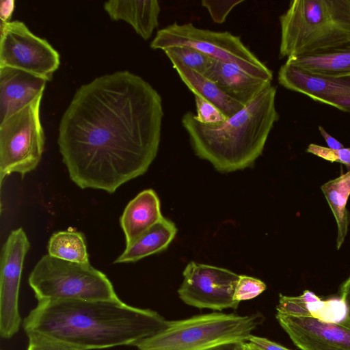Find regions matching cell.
<instances>
[{
  "label": "cell",
  "instance_id": "cell-1",
  "mask_svg": "<svg viewBox=\"0 0 350 350\" xmlns=\"http://www.w3.org/2000/svg\"><path fill=\"white\" fill-rule=\"evenodd\" d=\"M163 117L160 94L130 71L82 85L58 130L57 144L70 179L81 189L113 193L144 174L157 154Z\"/></svg>",
  "mask_w": 350,
  "mask_h": 350
},
{
  "label": "cell",
  "instance_id": "cell-2",
  "mask_svg": "<svg viewBox=\"0 0 350 350\" xmlns=\"http://www.w3.org/2000/svg\"><path fill=\"white\" fill-rule=\"evenodd\" d=\"M157 311L119 300L38 302L23 320L26 334H44L79 350L136 346L167 325Z\"/></svg>",
  "mask_w": 350,
  "mask_h": 350
},
{
  "label": "cell",
  "instance_id": "cell-3",
  "mask_svg": "<svg viewBox=\"0 0 350 350\" xmlns=\"http://www.w3.org/2000/svg\"><path fill=\"white\" fill-rule=\"evenodd\" d=\"M275 95V87L269 85L236 114L217 125L200 122L191 111L184 113L181 123L196 154L221 172L252 165L279 119Z\"/></svg>",
  "mask_w": 350,
  "mask_h": 350
},
{
  "label": "cell",
  "instance_id": "cell-4",
  "mask_svg": "<svg viewBox=\"0 0 350 350\" xmlns=\"http://www.w3.org/2000/svg\"><path fill=\"white\" fill-rule=\"evenodd\" d=\"M280 56L314 53L350 41V0H294L280 16Z\"/></svg>",
  "mask_w": 350,
  "mask_h": 350
},
{
  "label": "cell",
  "instance_id": "cell-5",
  "mask_svg": "<svg viewBox=\"0 0 350 350\" xmlns=\"http://www.w3.org/2000/svg\"><path fill=\"white\" fill-rule=\"evenodd\" d=\"M264 317L214 312L167 321L164 329L139 342L137 350H208L248 341Z\"/></svg>",
  "mask_w": 350,
  "mask_h": 350
},
{
  "label": "cell",
  "instance_id": "cell-6",
  "mask_svg": "<svg viewBox=\"0 0 350 350\" xmlns=\"http://www.w3.org/2000/svg\"><path fill=\"white\" fill-rule=\"evenodd\" d=\"M28 282L38 302L66 300H119L107 275L90 262L78 263L43 256Z\"/></svg>",
  "mask_w": 350,
  "mask_h": 350
},
{
  "label": "cell",
  "instance_id": "cell-7",
  "mask_svg": "<svg viewBox=\"0 0 350 350\" xmlns=\"http://www.w3.org/2000/svg\"><path fill=\"white\" fill-rule=\"evenodd\" d=\"M152 49L186 46L215 60L234 64L253 76L271 81L273 73L241 41L228 31L196 27L192 23H174L159 30L150 42Z\"/></svg>",
  "mask_w": 350,
  "mask_h": 350
},
{
  "label": "cell",
  "instance_id": "cell-8",
  "mask_svg": "<svg viewBox=\"0 0 350 350\" xmlns=\"http://www.w3.org/2000/svg\"><path fill=\"white\" fill-rule=\"evenodd\" d=\"M43 94L0 122V183L12 173L23 177L39 164L44 146L40 109Z\"/></svg>",
  "mask_w": 350,
  "mask_h": 350
},
{
  "label": "cell",
  "instance_id": "cell-9",
  "mask_svg": "<svg viewBox=\"0 0 350 350\" xmlns=\"http://www.w3.org/2000/svg\"><path fill=\"white\" fill-rule=\"evenodd\" d=\"M59 64V53L23 22L1 24L0 68L18 69L49 81Z\"/></svg>",
  "mask_w": 350,
  "mask_h": 350
},
{
  "label": "cell",
  "instance_id": "cell-10",
  "mask_svg": "<svg viewBox=\"0 0 350 350\" xmlns=\"http://www.w3.org/2000/svg\"><path fill=\"white\" fill-rule=\"evenodd\" d=\"M177 292L187 305L199 309L222 311L238 308L233 299L239 275L224 268L191 261L183 272Z\"/></svg>",
  "mask_w": 350,
  "mask_h": 350
},
{
  "label": "cell",
  "instance_id": "cell-11",
  "mask_svg": "<svg viewBox=\"0 0 350 350\" xmlns=\"http://www.w3.org/2000/svg\"><path fill=\"white\" fill-rule=\"evenodd\" d=\"M30 243L22 228L12 230L3 244L0 269V335L10 339L21 324L18 296L25 257Z\"/></svg>",
  "mask_w": 350,
  "mask_h": 350
},
{
  "label": "cell",
  "instance_id": "cell-12",
  "mask_svg": "<svg viewBox=\"0 0 350 350\" xmlns=\"http://www.w3.org/2000/svg\"><path fill=\"white\" fill-rule=\"evenodd\" d=\"M276 319L301 350H350V320L299 317L277 312Z\"/></svg>",
  "mask_w": 350,
  "mask_h": 350
},
{
  "label": "cell",
  "instance_id": "cell-13",
  "mask_svg": "<svg viewBox=\"0 0 350 350\" xmlns=\"http://www.w3.org/2000/svg\"><path fill=\"white\" fill-rule=\"evenodd\" d=\"M46 81L23 70L0 68V122L42 94Z\"/></svg>",
  "mask_w": 350,
  "mask_h": 350
},
{
  "label": "cell",
  "instance_id": "cell-14",
  "mask_svg": "<svg viewBox=\"0 0 350 350\" xmlns=\"http://www.w3.org/2000/svg\"><path fill=\"white\" fill-rule=\"evenodd\" d=\"M278 79L285 88L319 102L326 96L350 92V77L320 75L286 62L278 71Z\"/></svg>",
  "mask_w": 350,
  "mask_h": 350
},
{
  "label": "cell",
  "instance_id": "cell-15",
  "mask_svg": "<svg viewBox=\"0 0 350 350\" xmlns=\"http://www.w3.org/2000/svg\"><path fill=\"white\" fill-rule=\"evenodd\" d=\"M204 75L243 106L271 85V81L248 74L234 64L215 59Z\"/></svg>",
  "mask_w": 350,
  "mask_h": 350
},
{
  "label": "cell",
  "instance_id": "cell-16",
  "mask_svg": "<svg viewBox=\"0 0 350 350\" xmlns=\"http://www.w3.org/2000/svg\"><path fill=\"white\" fill-rule=\"evenodd\" d=\"M103 7L111 20L128 23L144 40L151 37L159 24L161 8L157 0H109Z\"/></svg>",
  "mask_w": 350,
  "mask_h": 350
},
{
  "label": "cell",
  "instance_id": "cell-17",
  "mask_svg": "<svg viewBox=\"0 0 350 350\" xmlns=\"http://www.w3.org/2000/svg\"><path fill=\"white\" fill-rule=\"evenodd\" d=\"M162 217L160 200L156 192L148 189L138 193L128 203L120 218L126 245L131 243Z\"/></svg>",
  "mask_w": 350,
  "mask_h": 350
},
{
  "label": "cell",
  "instance_id": "cell-18",
  "mask_svg": "<svg viewBox=\"0 0 350 350\" xmlns=\"http://www.w3.org/2000/svg\"><path fill=\"white\" fill-rule=\"evenodd\" d=\"M286 63L320 75L350 77V41L325 51L287 58Z\"/></svg>",
  "mask_w": 350,
  "mask_h": 350
},
{
  "label": "cell",
  "instance_id": "cell-19",
  "mask_svg": "<svg viewBox=\"0 0 350 350\" xmlns=\"http://www.w3.org/2000/svg\"><path fill=\"white\" fill-rule=\"evenodd\" d=\"M176 232L175 224L163 217L131 243L126 245L125 250L114 263L134 262L161 252L167 249Z\"/></svg>",
  "mask_w": 350,
  "mask_h": 350
},
{
  "label": "cell",
  "instance_id": "cell-20",
  "mask_svg": "<svg viewBox=\"0 0 350 350\" xmlns=\"http://www.w3.org/2000/svg\"><path fill=\"white\" fill-rule=\"evenodd\" d=\"M183 82L193 92L215 105L227 118H230L245 106L224 92L213 81L179 62L170 58Z\"/></svg>",
  "mask_w": 350,
  "mask_h": 350
},
{
  "label": "cell",
  "instance_id": "cell-21",
  "mask_svg": "<svg viewBox=\"0 0 350 350\" xmlns=\"http://www.w3.org/2000/svg\"><path fill=\"white\" fill-rule=\"evenodd\" d=\"M321 190L335 217L338 227L337 249L343 243L347 233L350 214L346 205L350 196V170L321 186Z\"/></svg>",
  "mask_w": 350,
  "mask_h": 350
},
{
  "label": "cell",
  "instance_id": "cell-22",
  "mask_svg": "<svg viewBox=\"0 0 350 350\" xmlns=\"http://www.w3.org/2000/svg\"><path fill=\"white\" fill-rule=\"evenodd\" d=\"M47 250L48 254L56 258L78 263L90 262L83 234L72 230L53 234Z\"/></svg>",
  "mask_w": 350,
  "mask_h": 350
},
{
  "label": "cell",
  "instance_id": "cell-23",
  "mask_svg": "<svg viewBox=\"0 0 350 350\" xmlns=\"http://www.w3.org/2000/svg\"><path fill=\"white\" fill-rule=\"evenodd\" d=\"M328 304V301H322L314 293L306 290L302 295L297 297L280 294L276 310L277 312L294 317L322 319L321 314Z\"/></svg>",
  "mask_w": 350,
  "mask_h": 350
},
{
  "label": "cell",
  "instance_id": "cell-24",
  "mask_svg": "<svg viewBox=\"0 0 350 350\" xmlns=\"http://www.w3.org/2000/svg\"><path fill=\"white\" fill-rule=\"evenodd\" d=\"M164 52L169 59H175L184 66L202 75L214 60L196 49L186 46L173 47L165 50Z\"/></svg>",
  "mask_w": 350,
  "mask_h": 350
},
{
  "label": "cell",
  "instance_id": "cell-25",
  "mask_svg": "<svg viewBox=\"0 0 350 350\" xmlns=\"http://www.w3.org/2000/svg\"><path fill=\"white\" fill-rule=\"evenodd\" d=\"M267 289V285L262 280L245 275H239L237 282L233 299L236 301L241 302L252 299Z\"/></svg>",
  "mask_w": 350,
  "mask_h": 350
},
{
  "label": "cell",
  "instance_id": "cell-26",
  "mask_svg": "<svg viewBox=\"0 0 350 350\" xmlns=\"http://www.w3.org/2000/svg\"><path fill=\"white\" fill-rule=\"evenodd\" d=\"M196 107V118L202 123L217 125L224 122L228 118L213 103L194 95Z\"/></svg>",
  "mask_w": 350,
  "mask_h": 350
},
{
  "label": "cell",
  "instance_id": "cell-27",
  "mask_svg": "<svg viewBox=\"0 0 350 350\" xmlns=\"http://www.w3.org/2000/svg\"><path fill=\"white\" fill-rule=\"evenodd\" d=\"M27 335L29 339L27 350H79L65 342L44 334L31 332Z\"/></svg>",
  "mask_w": 350,
  "mask_h": 350
},
{
  "label": "cell",
  "instance_id": "cell-28",
  "mask_svg": "<svg viewBox=\"0 0 350 350\" xmlns=\"http://www.w3.org/2000/svg\"><path fill=\"white\" fill-rule=\"evenodd\" d=\"M243 2V0H203L201 4L208 10L213 21L221 24L225 22L232 10Z\"/></svg>",
  "mask_w": 350,
  "mask_h": 350
},
{
  "label": "cell",
  "instance_id": "cell-29",
  "mask_svg": "<svg viewBox=\"0 0 350 350\" xmlns=\"http://www.w3.org/2000/svg\"><path fill=\"white\" fill-rule=\"evenodd\" d=\"M320 102L350 113V92L326 96Z\"/></svg>",
  "mask_w": 350,
  "mask_h": 350
},
{
  "label": "cell",
  "instance_id": "cell-30",
  "mask_svg": "<svg viewBox=\"0 0 350 350\" xmlns=\"http://www.w3.org/2000/svg\"><path fill=\"white\" fill-rule=\"evenodd\" d=\"M307 152L312 153L330 162H338L337 150L311 144L306 149Z\"/></svg>",
  "mask_w": 350,
  "mask_h": 350
},
{
  "label": "cell",
  "instance_id": "cell-31",
  "mask_svg": "<svg viewBox=\"0 0 350 350\" xmlns=\"http://www.w3.org/2000/svg\"><path fill=\"white\" fill-rule=\"evenodd\" d=\"M248 342L261 350H290L284 346L273 342L266 338L251 335Z\"/></svg>",
  "mask_w": 350,
  "mask_h": 350
},
{
  "label": "cell",
  "instance_id": "cell-32",
  "mask_svg": "<svg viewBox=\"0 0 350 350\" xmlns=\"http://www.w3.org/2000/svg\"><path fill=\"white\" fill-rule=\"evenodd\" d=\"M340 301L345 309V317L350 320V275L340 288Z\"/></svg>",
  "mask_w": 350,
  "mask_h": 350
},
{
  "label": "cell",
  "instance_id": "cell-33",
  "mask_svg": "<svg viewBox=\"0 0 350 350\" xmlns=\"http://www.w3.org/2000/svg\"><path fill=\"white\" fill-rule=\"evenodd\" d=\"M14 9V0H1L0 2V18L1 24L10 21Z\"/></svg>",
  "mask_w": 350,
  "mask_h": 350
},
{
  "label": "cell",
  "instance_id": "cell-34",
  "mask_svg": "<svg viewBox=\"0 0 350 350\" xmlns=\"http://www.w3.org/2000/svg\"><path fill=\"white\" fill-rule=\"evenodd\" d=\"M319 130L329 148L333 150H340L344 148L343 145L339 141L327 133L323 126H319Z\"/></svg>",
  "mask_w": 350,
  "mask_h": 350
},
{
  "label": "cell",
  "instance_id": "cell-35",
  "mask_svg": "<svg viewBox=\"0 0 350 350\" xmlns=\"http://www.w3.org/2000/svg\"><path fill=\"white\" fill-rule=\"evenodd\" d=\"M338 162L350 167V148H343L337 150Z\"/></svg>",
  "mask_w": 350,
  "mask_h": 350
},
{
  "label": "cell",
  "instance_id": "cell-36",
  "mask_svg": "<svg viewBox=\"0 0 350 350\" xmlns=\"http://www.w3.org/2000/svg\"><path fill=\"white\" fill-rule=\"evenodd\" d=\"M234 350H261L254 345L249 342L248 341L242 342L240 343L235 344L234 346Z\"/></svg>",
  "mask_w": 350,
  "mask_h": 350
},
{
  "label": "cell",
  "instance_id": "cell-37",
  "mask_svg": "<svg viewBox=\"0 0 350 350\" xmlns=\"http://www.w3.org/2000/svg\"><path fill=\"white\" fill-rule=\"evenodd\" d=\"M234 344H226L215 347L208 350H234Z\"/></svg>",
  "mask_w": 350,
  "mask_h": 350
}]
</instances>
